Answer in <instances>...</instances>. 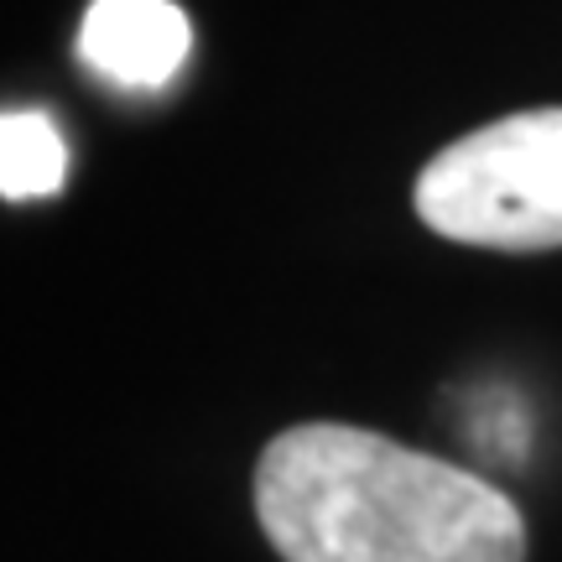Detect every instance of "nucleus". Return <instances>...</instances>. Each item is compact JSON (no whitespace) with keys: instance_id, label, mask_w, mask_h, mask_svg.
I'll return each instance as SVG.
<instances>
[{"instance_id":"3","label":"nucleus","mask_w":562,"mask_h":562,"mask_svg":"<svg viewBox=\"0 0 562 562\" xmlns=\"http://www.w3.org/2000/svg\"><path fill=\"white\" fill-rule=\"evenodd\" d=\"M188 47L193 26L178 0H94L79 26V58L115 89H161Z\"/></svg>"},{"instance_id":"1","label":"nucleus","mask_w":562,"mask_h":562,"mask_svg":"<svg viewBox=\"0 0 562 562\" xmlns=\"http://www.w3.org/2000/svg\"><path fill=\"white\" fill-rule=\"evenodd\" d=\"M256 516L281 562H526L510 495L344 422H302L266 442Z\"/></svg>"},{"instance_id":"4","label":"nucleus","mask_w":562,"mask_h":562,"mask_svg":"<svg viewBox=\"0 0 562 562\" xmlns=\"http://www.w3.org/2000/svg\"><path fill=\"white\" fill-rule=\"evenodd\" d=\"M68 178L63 131L42 110H5L0 115V193L11 203L47 199Z\"/></svg>"},{"instance_id":"2","label":"nucleus","mask_w":562,"mask_h":562,"mask_svg":"<svg viewBox=\"0 0 562 562\" xmlns=\"http://www.w3.org/2000/svg\"><path fill=\"white\" fill-rule=\"evenodd\" d=\"M412 199L442 240L480 250L562 245V104L505 115L442 146Z\"/></svg>"}]
</instances>
